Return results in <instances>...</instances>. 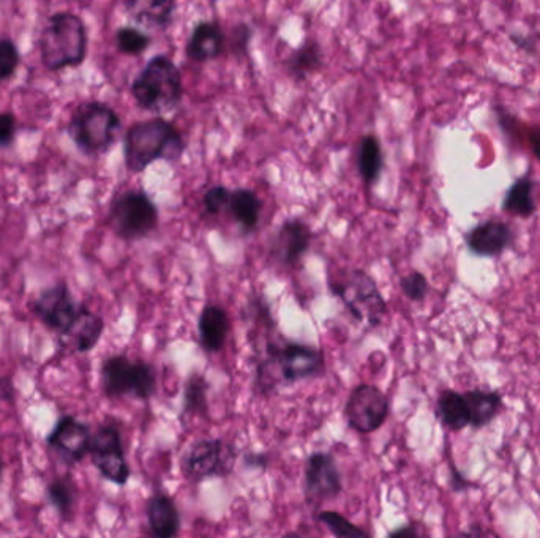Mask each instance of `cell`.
Wrapping results in <instances>:
<instances>
[{
	"label": "cell",
	"mask_w": 540,
	"mask_h": 538,
	"mask_svg": "<svg viewBox=\"0 0 540 538\" xmlns=\"http://www.w3.org/2000/svg\"><path fill=\"white\" fill-rule=\"evenodd\" d=\"M147 523L154 537L173 538L180 531V515L176 504L168 494L157 493L149 497L146 504Z\"/></svg>",
	"instance_id": "obj_18"
},
{
	"label": "cell",
	"mask_w": 540,
	"mask_h": 538,
	"mask_svg": "<svg viewBox=\"0 0 540 538\" xmlns=\"http://www.w3.org/2000/svg\"><path fill=\"white\" fill-rule=\"evenodd\" d=\"M120 119L109 106L90 101L78 106L68 124V135L84 154H105L116 142Z\"/></svg>",
	"instance_id": "obj_5"
},
{
	"label": "cell",
	"mask_w": 540,
	"mask_h": 538,
	"mask_svg": "<svg viewBox=\"0 0 540 538\" xmlns=\"http://www.w3.org/2000/svg\"><path fill=\"white\" fill-rule=\"evenodd\" d=\"M16 133L15 116L10 113L0 114V147L12 144Z\"/></svg>",
	"instance_id": "obj_35"
},
{
	"label": "cell",
	"mask_w": 540,
	"mask_h": 538,
	"mask_svg": "<svg viewBox=\"0 0 540 538\" xmlns=\"http://www.w3.org/2000/svg\"><path fill=\"white\" fill-rule=\"evenodd\" d=\"M103 332H105V321L102 316H98L83 305L72 326L68 327L62 338L67 341V346H70L73 351L84 354L97 346L98 341L102 340Z\"/></svg>",
	"instance_id": "obj_17"
},
{
	"label": "cell",
	"mask_w": 540,
	"mask_h": 538,
	"mask_svg": "<svg viewBox=\"0 0 540 538\" xmlns=\"http://www.w3.org/2000/svg\"><path fill=\"white\" fill-rule=\"evenodd\" d=\"M390 537H417V532L414 531L413 526H406L392 532Z\"/></svg>",
	"instance_id": "obj_38"
},
{
	"label": "cell",
	"mask_w": 540,
	"mask_h": 538,
	"mask_svg": "<svg viewBox=\"0 0 540 538\" xmlns=\"http://www.w3.org/2000/svg\"><path fill=\"white\" fill-rule=\"evenodd\" d=\"M312 239V229L304 221L288 220L278 229L272 242V253L285 266H296L310 250Z\"/></svg>",
	"instance_id": "obj_15"
},
{
	"label": "cell",
	"mask_w": 540,
	"mask_h": 538,
	"mask_svg": "<svg viewBox=\"0 0 540 538\" xmlns=\"http://www.w3.org/2000/svg\"><path fill=\"white\" fill-rule=\"evenodd\" d=\"M149 43V37L133 27H122L117 32V46L122 53L128 54V56H139V54L144 53Z\"/></svg>",
	"instance_id": "obj_30"
},
{
	"label": "cell",
	"mask_w": 540,
	"mask_h": 538,
	"mask_svg": "<svg viewBox=\"0 0 540 538\" xmlns=\"http://www.w3.org/2000/svg\"><path fill=\"white\" fill-rule=\"evenodd\" d=\"M514 242V232L506 223L488 220L466 234V245L474 255L496 256Z\"/></svg>",
	"instance_id": "obj_16"
},
{
	"label": "cell",
	"mask_w": 540,
	"mask_h": 538,
	"mask_svg": "<svg viewBox=\"0 0 540 538\" xmlns=\"http://www.w3.org/2000/svg\"><path fill=\"white\" fill-rule=\"evenodd\" d=\"M90 458L103 479L114 485H127L132 469L125 458L124 442L116 425H103L92 434Z\"/></svg>",
	"instance_id": "obj_9"
},
{
	"label": "cell",
	"mask_w": 540,
	"mask_h": 538,
	"mask_svg": "<svg viewBox=\"0 0 540 538\" xmlns=\"http://www.w3.org/2000/svg\"><path fill=\"white\" fill-rule=\"evenodd\" d=\"M76 494H78L76 483L70 475L56 477L53 482L46 486V496H48L49 504L53 505L60 518L64 521L72 520Z\"/></svg>",
	"instance_id": "obj_23"
},
{
	"label": "cell",
	"mask_w": 540,
	"mask_h": 538,
	"mask_svg": "<svg viewBox=\"0 0 540 538\" xmlns=\"http://www.w3.org/2000/svg\"><path fill=\"white\" fill-rule=\"evenodd\" d=\"M207 392H209V382L203 374L193 373L185 382L184 389V414L204 415L209 412L207 404Z\"/></svg>",
	"instance_id": "obj_28"
},
{
	"label": "cell",
	"mask_w": 540,
	"mask_h": 538,
	"mask_svg": "<svg viewBox=\"0 0 540 538\" xmlns=\"http://www.w3.org/2000/svg\"><path fill=\"white\" fill-rule=\"evenodd\" d=\"M529 147L533 150L534 155L540 160V128H531L528 131Z\"/></svg>",
	"instance_id": "obj_37"
},
{
	"label": "cell",
	"mask_w": 540,
	"mask_h": 538,
	"mask_svg": "<svg viewBox=\"0 0 540 538\" xmlns=\"http://www.w3.org/2000/svg\"><path fill=\"white\" fill-rule=\"evenodd\" d=\"M229 324L228 313L217 305H207L199 316L198 330L199 341L206 352L222 351L228 338Z\"/></svg>",
	"instance_id": "obj_19"
},
{
	"label": "cell",
	"mask_w": 540,
	"mask_h": 538,
	"mask_svg": "<svg viewBox=\"0 0 540 538\" xmlns=\"http://www.w3.org/2000/svg\"><path fill=\"white\" fill-rule=\"evenodd\" d=\"M245 464L248 468L263 469L264 471L267 468V458L264 455H258V453H250L245 458Z\"/></svg>",
	"instance_id": "obj_36"
},
{
	"label": "cell",
	"mask_w": 540,
	"mask_h": 538,
	"mask_svg": "<svg viewBox=\"0 0 540 538\" xmlns=\"http://www.w3.org/2000/svg\"><path fill=\"white\" fill-rule=\"evenodd\" d=\"M132 94L141 108L166 113L182 100V78L173 60L157 56L150 60L132 86Z\"/></svg>",
	"instance_id": "obj_4"
},
{
	"label": "cell",
	"mask_w": 540,
	"mask_h": 538,
	"mask_svg": "<svg viewBox=\"0 0 540 538\" xmlns=\"http://www.w3.org/2000/svg\"><path fill=\"white\" fill-rule=\"evenodd\" d=\"M228 206L233 213L234 220L242 226L245 232L256 231L263 204L252 190L239 188V190L233 191L229 196Z\"/></svg>",
	"instance_id": "obj_21"
},
{
	"label": "cell",
	"mask_w": 540,
	"mask_h": 538,
	"mask_svg": "<svg viewBox=\"0 0 540 538\" xmlns=\"http://www.w3.org/2000/svg\"><path fill=\"white\" fill-rule=\"evenodd\" d=\"M19 64V53L15 43L8 38L0 40V83L12 78Z\"/></svg>",
	"instance_id": "obj_32"
},
{
	"label": "cell",
	"mask_w": 540,
	"mask_h": 538,
	"mask_svg": "<svg viewBox=\"0 0 540 538\" xmlns=\"http://www.w3.org/2000/svg\"><path fill=\"white\" fill-rule=\"evenodd\" d=\"M335 296L340 297L349 313L359 322L367 321L372 327L379 326L387 314L384 302L375 280L364 270H353L345 280L330 283Z\"/></svg>",
	"instance_id": "obj_8"
},
{
	"label": "cell",
	"mask_w": 540,
	"mask_h": 538,
	"mask_svg": "<svg viewBox=\"0 0 540 538\" xmlns=\"http://www.w3.org/2000/svg\"><path fill=\"white\" fill-rule=\"evenodd\" d=\"M318 520L329 529L335 537H368V532L362 531L356 524L346 520L345 516L340 515L338 512H332V510H324L319 512Z\"/></svg>",
	"instance_id": "obj_29"
},
{
	"label": "cell",
	"mask_w": 540,
	"mask_h": 538,
	"mask_svg": "<svg viewBox=\"0 0 540 538\" xmlns=\"http://www.w3.org/2000/svg\"><path fill=\"white\" fill-rule=\"evenodd\" d=\"M225 48V35L215 23H201L193 30L187 46L188 57L206 62L220 56Z\"/></svg>",
	"instance_id": "obj_20"
},
{
	"label": "cell",
	"mask_w": 540,
	"mask_h": 538,
	"mask_svg": "<svg viewBox=\"0 0 540 538\" xmlns=\"http://www.w3.org/2000/svg\"><path fill=\"white\" fill-rule=\"evenodd\" d=\"M229 193L225 187L210 188L204 195L203 204L204 209L209 215H218L229 204Z\"/></svg>",
	"instance_id": "obj_34"
},
{
	"label": "cell",
	"mask_w": 540,
	"mask_h": 538,
	"mask_svg": "<svg viewBox=\"0 0 540 538\" xmlns=\"http://www.w3.org/2000/svg\"><path fill=\"white\" fill-rule=\"evenodd\" d=\"M109 226L120 239H144L157 229V206L144 191H125L111 204Z\"/></svg>",
	"instance_id": "obj_7"
},
{
	"label": "cell",
	"mask_w": 540,
	"mask_h": 538,
	"mask_svg": "<svg viewBox=\"0 0 540 538\" xmlns=\"http://www.w3.org/2000/svg\"><path fill=\"white\" fill-rule=\"evenodd\" d=\"M83 303L76 302L70 294L67 283H59L37 297L34 313L49 330L59 333L60 337L72 326Z\"/></svg>",
	"instance_id": "obj_13"
},
{
	"label": "cell",
	"mask_w": 540,
	"mask_h": 538,
	"mask_svg": "<svg viewBox=\"0 0 540 538\" xmlns=\"http://www.w3.org/2000/svg\"><path fill=\"white\" fill-rule=\"evenodd\" d=\"M127 7L139 23L147 26H168L173 15V0H127Z\"/></svg>",
	"instance_id": "obj_24"
},
{
	"label": "cell",
	"mask_w": 540,
	"mask_h": 538,
	"mask_svg": "<svg viewBox=\"0 0 540 538\" xmlns=\"http://www.w3.org/2000/svg\"><path fill=\"white\" fill-rule=\"evenodd\" d=\"M184 142L179 131L163 119L138 122L125 135V165L141 172L157 160H179Z\"/></svg>",
	"instance_id": "obj_2"
},
{
	"label": "cell",
	"mask_w": 540,
	"mask_h": 538,
	"mask_svg": "<svg viewBox=\"0 0 540 538\" xmlns=\"http://www.w3.org/2000/svg\"><path fill=\"white\" fill-rule=\"evenodd\" d=\"M2 472H4V461L0 458V477H2Z\"/></svg>",
	"instance_id": "obj_39"
},
{
	"label": "cell",
	"mask_w": 540,
	"mask_h": 538,
	"mask_svg": "<svg viewBox=\"0 0 540 538\" xmlns=\"http://www.w3.org/2000/svg\"><path fill=\"white\" fill-rule=\"evenodd\" d=\"M468 404L469 425L474 428H482L495 419L499 409H501V397L495 392H482V390H471L463 395Z\"/></svg>",
	"instance_id": "obj_22"
},
{
	"label": "cell",
	"mask_w": 540,
	"mask_h": 538,
	"mask_svg": "<svg viewBox=\"0 0 540 538\" xmlns=\"http://www.w3.org/2000/svg\"><path fill=\"white\" fill-rule=\"evenodd\" d=\"M233 461L231 449L222 439H199L185 455L182 469L188 479L203 482L228 475Z\"/></svg>",
	"instance_id": "obj_11"
},
{
	"label": "cell",
	"mask_w": 540,
	"mask_h": 538,
	"mask_svg": "<svg viewBox=\"0 0 540 538\" xmlns=\"http://www.w3.org/2000/svg\"><path fill=\"white\" fill-rule=\"evenodd\" d=\"M357 165H359L360 176L367 184H373L381 176L384 166L383 152L375 136H365L360 141Z\"/></svg>",
	"instance_id": "obj_27"
},
{
	"label": "cell",
	"mask_w": 540,
	"mask_h": 538,
	"mask_svg": "<svg viewBox=\"0 0 540 538\" xmlns=\"http://www.w3.org/2000/svg\"><path fill=\"white\" fill-rule=\"evenodd\" d=\"M400 286H402L403 294L413 302H420L427 297L428 281L420 272L409 273L403 277Z\"/></svg>",
	"instance_id": "obj_33"
},
{
	"label": "cell",
	"mask_w": 540,
	"mask_h": 538,
	"mask_svg": "<svg viewBox=\"0 0 540 538\" xmlns=\"http://www.w3.org/2000/svg\"><path fill=\"white\" fill-rule=\"evenodd\" d=\"M319 64H321V54H319V49L316 45H305L304 48L299 49L294 54L293 60H291V68L299 76L312 73L313 70L319 67Z\"/></svg>",
	"instance_id": "obj_31"
},
{
	"label": "cell",
	"mask_w": 540,
	"mask_h": 538,
	"mask_svg": "<svg viewBox=\"0 0 540 538\" xmlns=\"http://www.w3.org/2000/svg\"><path fill=\"white\" fill-rule=\"evenodd\" d=\"M389 415V400L378 387L360 384L349 393L345 417L349 428L360 434L378 431Z\"/></svg>",
	"instance_id": "obj_10"
},
{
	"label": "cell",
	"mask_w": 540,
	"mask_h": 538,
	"mask_svg": "<svg viewBox=\"0 0 540 538\" xmlns=\"http://www.w3.org/2000/svg\"><path fill=\"white\" fill-rule=\"evenodd\" d=\"M38 48L48 70H62L83 64L87 54L86 26L79 16L60 12L49 16Z\"/></svg>",
	"instance_id": "obj_3"
},
{
	"label": "cell",
	"mask_w": 540,
	"mask_h": 538,
	"mask_svg": "<svg viewBox=\"0 0 540 538\" xmlns=\"http://www.w3.org/2000/svg\"><path fill=\"white\" fill-rule=\"evenodd\" d=\"M102 384L108 398L149 400L157 392V371L144 360L113 355L103 362Z\"/></svg>",
	"instance_id": "obj_6"
},
{
	"label": "cell",
	"mask_w": 540,
	"mask_h": 538,
	"mask_svg": "<svg viewBox=\"0 0 540 538\" xmlns=\"http://www.w3.org/2000/svg\"><path fill=\"white\" fill-rule=\"evenodd\" d=\"M92 433L87 423L73 415H62L48 434L49 449L65 464H78L89 455Z\"/></svg>",
	"instance_id": "obj_14"
},
{
	"label": "cell",
	"mask_w": 540,
	"mask_h": 538,
	"mask_svg": "<svg viewBox=\"0 0 540 538\" xmlns=\"http://www.w3.org/2000/svg\"><path fill=\"white\" fill-rule=\"evenodd\" d=\"M304 491L308 504L323 505L343 491L342 477L334 456L330 453H312L305 463Z\"/></svg>",
	"instance_id": "obj_12"
},
{
	"label": "cell",
	"mask_w": 540,
	"mask_h": 538,
	"mask_svg": "<svg viewBox=\"0 0 540 538\" xmlns=\"http://www.w3.org/2000/svg\"><path fill=\"white\" fill-rule=\"evenodd\" d=\"M503 209L517 217L528 218L536 212L534 184L529 177L517 180L504 198Z\"/></svg>",
	"instance_id": "obj_26"
},
{
	"label": "cell",
	"mask_w": 540,
	"mask_h": 538,
	"mask_svg": "<svg viewBox=\"0 0 540 538\" xmlns=\"http://www.w3.org/2000/svg\"><path fill=\"white\" fill-rule=\"evenodd\" d=\"M439 419L450 430H463L469 425L468 404L462 393L447 390L438 400Z\"/></svg>",
	"instance_id": "obj_25"
},
{
	"label": "cell",
	"mask_w": 540,
	"mask_h": 538,
	"mask_svg": "<svg viewBox=\"0 0 540 538\" xmlns=\"http://www.w3.org/2000/svg\"><path fill=\"white\" fill-rule=\"evenodd\" d=\"M323 352L294 341L270 343L266 357L256 367V387L263 395H270L280 385H293L324 373Z\"/></svg>",
	"instance_id": "obj_1"
}]
</instances>
